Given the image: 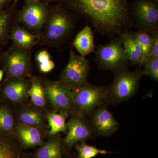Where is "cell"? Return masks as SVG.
<instances>
[{"mask_svg": "<svg viewBox=\"0 0 158 158\" xmlns=\"http://www.w3.org/2000/svg\"><path fill=\"white\" fill-rule=\"evenodd\" d=\"M10 79L4 87V94L14 103L23 102L28 96L30 84L23 78Z\"/></svg>", "mask_w": 158, "mask_h": 158, "instance_id": "4fadbf2b", "label": "cell"}, {"mask_svg": "<svg viewBox=\"0 0 158 158\" xmlns=\"http://www.w3.org/2000/svg\"><path fill=\"white\" fill-rule=\"evenodd\" d=\"M3 75H4V72L3 70L0 69V82L2 81V79Z\"/></svg>", "mask_w": 158, "mask_h": 158, "instance_id": "1f68e13d", "label": "cell"}, {"mask_svg": "<svg viewBox=\"0 0 158 158\" xmlns=\"http://www.w3.org/2000/svg\"><path fill=\"white\" fill-rule=\"evenodd\" d=\"M46 98L57 112L74 114L72 90L67 88L59 81H42Z\"/></svg>", "mask_w": 158, "mask_h": 158, "instance_id": "9c48e42d", "label": "cell"}, {"mask_svg": "<svg viewBox=\"0 0 158 158\" xmlns=\"http://www.w3.org/2000/svg\"><path fill=\"white\" fill-rule=\"evenodd\" d=\"M50 112L46 115V118L50 129L48 135H56L60 133H66L67 131L66 119L68 113L63 112Z\"/></svg>", "mask_w": 158, "mask_h": 158, "instance_id": "ac0fdd59", "label": "cell"}, {"mask_svg": "<svg viewBox=\"0 0 158 158\" xmlns=\"http://www.w3.org/2000/svg\"><path fill=\"white\" fill-rule=\"evenodd\" d=\"M154 1H155L157 2H158V0H154Z\"/></svg>", "mask_w": 158, "mask_h": 158, "instance_id": "d6a6232c", "label": "cell"}, {"mask_svg": "<svg viewBox=\"0 0 158 158\" xmlns=\"http://www.w3.org/2000/svg\"><path fill=\"white\" fill-rule=\"evenodd\" d=\"M66 135L64 138V145L71 148L77 142L85 141L93 138L94 135L93 130L86 117L73 114L67 123Z\"/></svg>", "mask_w": 158, "mask_h": 158, "instance_id": "8fae6325", "label": "cell"}, {"mask_svg": "<svg viewBox=\"0 0 158 158\" xmlns=\"http://www.w3.org/2000/svg\"><path fill=\"white\" fill-rule=\"evenodd\" d=\"M112 84L109 87L108 103L117 104L128 100L138 92L143 74L139 69L134 71L125 69L115 73Z\"/></svg>", "mask_w": 158, "mask_h": 158, "instance_id": "277c9868", "label": "cell"}, {"mask_svg": "<svg viewBox=\"0 0 158 158\" xmlns=\"http://www.w3.org/2000/svg\"><path fill=\"white\" fill-rule=\"evenodd\" d=\"M36 59L39 70L42 73H48L55 68V63L51 59L50 55L47 51L39 52L36 56Z\"/></svg>", "mask_w": 158, "mask_h": 158, "instance_id": "cb8c5ba5", "label": "cell"}, {"mask_svg": "<svg viewBox=\"0 0 158 158\" xmlns=\"http://www.w3.org/2000/svg\"><path fill=\"white\" fill-rule=\"evenodd\" d=\"M131 8L133 21L138 31L158 32V2L154 0H134Z\"/></svg>", "mask_w": 158, "mask_h": 158, "instance_id": "ba28073f", "label": "cell"}, {"mask_svg": "<svg viewBox=\"0 0 158 158\" xmlns=\"http://www.w3.org/2000/svg\"><path fill=\"white\" fill-rule=\"evenodd\" d=\"M123 46L127 55L129 62L131 65H140L142 58L141 46L135 37L134 34L128 31L119 34Z\"/></svg>", "mask_w": 158, "mask_h": 158, "instance_id": "9a60e30c", "label": "cell"}, {"mask_svg": "<svg viewBox=\"0 0 158 158\" xmlns=\"http://www.w3.org/2000/svg\"><path fill=\"white\" fill-rule=\"evenodd\" d=\"M16 150L14 144L8 139L0 136V158H15Z\"/></svg>", "mask_w": 158, "mask_h": 158, "instance_id": "4316f807", "label": "cell"}, {"mask_svg": "<svg viewBox=\"0 0 158 158\" xmlns=\"http://www.w3.org/2000/svg\"><path fill=\"white\" fill-rule=\"evenodd\" d=\"M108 86H94L88 83L72 90L74 114L87 117L101 106L108 103Z\"/></svg>", "mask_w": 158, "mask_h": 158, "instance_id": "3957f363", "label": "cell"}, {"mask_svg": "<svg viewBox=\"0 0 158 158\" xmlns=\"http://www.w3.org/2000/svg\"><path fill=\"white\" fill-rule=\"evenodd\" d=\"M13 1V3L12 4L14 5H16V3L18 2L19 0H12ZM26 1H31V2H37V1H44V2H54V1H56L58 2L59 0H26Z\"/></svg>", "mask_w": 158, "mask_h": 158, "instance_id": "4dcf8cb0", "label": "cell"}, {"mask_svg": "<svg viewBox=\"0 0 158 158\" xmlns=\"http://www.w3.org/2000/svg\"><path fill=\"white\" fill-rule=\"evenodd\" d=\"M20 122L40 129L44 127V120L42 113L36 109L27 108L19 114Z\"/></svg>", "mask_w": 158, "mask_h": 158, "instance_id": "7402d4cb", "label": "cell"}, {"mask_svg": "<svg viewBox=\"0 0 158 158\" xmlns=\"http://www.w3.org/2000/svg\"><path fill=\"white\" fill-rule=\"evenodd\" d=\"M4 59L10 79H24L29 75L31 67L29 49L14 45L6 52Z\"/></svg>", "mask_w": 158, "mask_h": 158, "instance_id": "30bf717a", "label": "cell"}, {"mask_svg": "<svg viewBox=\"0 0 158 158\" xmlns=\"http://www.w3.org/2000/svg\"><path fill=\"white\" fill-rule=\"evenodd\" d=\"M76 21L75 16L61 4L51 6L40 35L43 42L51 47L62 45L72 34Z\"/></svg>", "mask_w": 158, "mask_h": 158, "instance_id": "7a4b0ae2", "label": "cell"}, {"mask_svg": "<svg viewBox=\"0 0 158 158\" xmlns=\"http://www.w3.org/2000/svg\"><path fill=\"white\" fill-rule=\"evenodd\" d=\"M154 58H158V32L155 33L151 49L150 59Z\"/></svg>", "mask_w": 158, "mask_h": 158, "instance_id": "f1b7e54d", "label": "cell"}, {"mask_svg": "<svg viewBox=\"0 0 158 158\" xmlns=\"http://www.w3.org/2000/svg\"><path fill=\"white\" fill-rule=\"evenodd\" d=\"M12 0H0V11H3Z\"/></svg>", "mask_w": 158, "mask_h": 158, "instance_id": "f546056e", "label": "cell"}, {"mask_svg": "<svg viewBox=\"0 0 158 158\" xmlns=\"http://www.w3.org/2000/svg\"><path fill=\"white\" fill-rule=\"evenodd\" d=\"M105 105L96 109L89 116V122L94 135L109 136L116 132L119 123Z\"/></svg>", "mask_w": 158, "mask_h": 158, "instance_id": "7c38bea8", "label": "cell"}, {"mask_svg": "<svg viewBox=\"0 0 158 158\" xmlns=\"http://www.w3.org/2000/svg\"><path fill=\"white\" fill-rule=\"evenodd\" d=\"M90 71V62L88 59L70 50L68 62L60 74L59 81L70 90H74L89 83L88 78Z\"/></svg>", "mask_w": 158, "mask_h": 158, "instance_id": "8992f818", "label": "cell"}, {"mask_svg": "<svg viewBox=\"0 0 158 158\" xmlns=\"http://www.w3.org/2000/svg\"><path fill=\"white\" fill-rule=\"evenodd\" d=\"M76 148L78 152L77 158H93L98 155H106L111 152L105 149H100L96 147L88 145L85 141L77 144Z\"/></svg>", "mask_w": 158, "mask_h": 158, "instance_id": "603a6c76", "label": "cell"}, {"mask_svg": "<svg viewBox=\"0 0 158 158\" xmlns=\"http://www.w3.org/2000/svg\"><path fill=\"white\" fill-rule=\"evenodd\" d=\"M39 35L31 34L19 26H15L11 31L10 38L15 45L30 49L38 41Z\"/></svg>", "mask_w": 158, "mask_h": 158, "instance_id": "e0dca14e", "label": "cell"}, {"mask_svg": "<svg viewBox=\"0 0 158 158\" xmlns=\"http://www.w3.org/2000/svg\"><path fill=\"white\" fill-rule=\"evenodd\" d=\"M63 154L61 141L58 138H54L40 148L36 156V158H62Z\"/></svg>", "mask_w": 158, "mask_h": 158, "instance_id": "44dd1931", "label": "cell"}, {"mask_svg": "<svg viewBox=\"0 0 158 158\" xmlns=\"http://www.w3.org/2000/svg\"><path fill=\"white\" fill-rule=\"evenodd\" d=\"M15 6L12 4L9 10L0 11V40L5 39L8 34L11 15L15 11Z\"/></svg>", "mask_w": 158, "mask_h": 158, "instance_id": "d4e9b609", "label": "cell"}, {"mask_svg": "<svg viewBox=\"0 0 158 158\" xmlns=\"http://www.w3.org/2000/svg\"><path fill=\"white\" fill-rule=\"evenodd\" d=\"M51 7L49 2L26 1L16 15V20L40 35Z\"/></svg>", "mask_w": 158, "mask_h": 158, "instance_id": "52a82bcc", "label": "cell"}, {"mask_svg": "<svg viewBox=\"0 0 158 158\" xmlns=\"http://www.w3.org/2000/svg\"><path fill=\"white\" fill-rule=\"evenodd\" d=\"M73 46L80 56L85 58L94 51V37L92 29L86 25L76 36Z\"/></svg>", "mask_w": 158, "mask_h": 158, "instance_id": "2e32d148", "label": "cell"}, {"mask_svg": "<svg viewBox=\"0 0 158 158\" xmlns=\"http://www.w3.org/2000/svg\"><path fill=\"white\" fill-rule=\"evenodd\" d=\"M15 132L19 140L24 147H34L42 144V135L38 128L20 122L16 125Z\"/></svg>", "mask_w": 158, "mask_h": 158, "instance_id": "5bb4252c", "label": "cell"}, {"mask_svg": "<svg viewBox=\"0 0 158 158\" xmlns=\"http://www.w3.org/2000/svg\"><path fill=\"white\" fill-rule=\"evenodd\" d=\"M14 127V118L9 109H0V130L4 132H11Z\"/></svg>", "mask_w": 158, "mask_h": 158, "instance_id": "484cf974", "label": "cell"}, {"mask_svg": "<svg viewBox=\"0 0 158 158\" xmlns=\"http://www.w3.org/2000/svg\"><path fill=\"white\" fill-rule=\"evenodd\" d=\"M155 32L138 31L134 34L135 38L141 46L142 58L140 66H144L150 59V52Z\"/></svg>", "mask_w": 158, "mask_h": 158, "instance_id": "ffe728a7", "label": "cell"}, {"mask_svg": "<svg viewBox=\"0 0 158 158\" xmlns=\"http://www.w3.org/2000/svg\"><path fill=\"white\" fill-rule=\"evenodd\" d=\"M69 11L84 16L94 30L113 38L128 29L133 22L131 8L127 0H60Z\"/></svg>", "mask_w": 158, "mask_h": 158, "instance_id": "6da1fadb", "label": "cell"}, {"mask_svg": "<svg viewBox=\"0 0 158 158\" xmlns=\"http://www.w3.org/2000/svg\"><path fill=\"white\" fill-rule=\"evenodd\" d=\"M143 75L149 77L153 81H158V58L151 59L144 65Z\"/></svg>", "mask_w": 158, "mask_h": 158, "instance_id": "83f0119b", "label": "cell"}, {"mask_svg": "<svg viewBox=\"0 0 158 158\" xmlns=\"http://www.w3.org/2000/svg\"><path fill=\"white\" fill-rule=\"evenodd\" d=\"M30 82L28 96H30L31 102L37 107H44L46 98L42 80L37 76H31Z\"/></svg>", "mask_w": 158, "mask_h": 158, "instance_id": "d6986e66", "label": "cell"}, {"mask_svg": "<svg viewBox=\"0 0 158 158\" xmlns=\"http://www.w3.org/2000/svg\"><path fill=\"white\" fill-rule=\"evenodd\" d=\"M95 62L101 70L116 73L125 69L129 62L121 38L113 37L109 43L99 45L95 52Z\"/></svg>", "mask_w": 158, "mask_h": 158, "instance_id": "5b68a950", "label": "cell"}]
</instances>
